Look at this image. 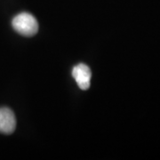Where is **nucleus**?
I'll return each mask as SVG.
<instances>
[{"mask_svg": "<svg viewBox=\"0 0 160 160\" xmlns=\"http://www.w3.org/2000/svg\"><path fill=\"white\" fill-rule=\"evenodd\" d=\"M12 28L19 34L25 37H32L38 31L37 19L29 12H21L12 21Z\"/></svg>", "mask_w": 160, "mask_h": 160, "instance_id": "obj_1", "label": "nucleus"}, {"mask_svg": "<svg viewBox=\"0 0 160 160\" xmlns=\"http://www.w3.org/2000/svg\"><path fill=\"white\" fill-rule=\"evenodd\" d=\"M72 76L81 90L89 89L91 85L92 72L87 65L84 63H79L75 66L72 69Z\"/></svg>", "mask_w": 160, "mask_h": 160, "instance_id": "obj_2", "label": "nucleus"}, {"mask_svg": "<svg viewBox=\"0 0 160 160\" xmlns=\"http://www.w3.org/2000/svg\"><path fill=\"white\" fill-rule=\"evenodd\" d=\"M16 127V118L12 110L9 108H0V132L11 134Z\"/></svg>", "mask_w": 160, "mask_h": 160, "instance_id": "obj_3", "label": "nucleus"}]
</instances>
